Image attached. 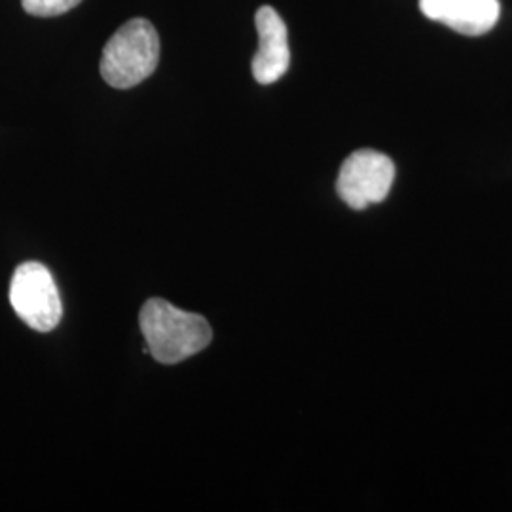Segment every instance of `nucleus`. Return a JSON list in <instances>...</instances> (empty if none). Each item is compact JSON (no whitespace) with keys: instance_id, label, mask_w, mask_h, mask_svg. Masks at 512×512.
<instances>
[{"instance_id":"f257e3e1","label":"nucleus","mask_w":512,"mask_h":512,"mask_svg":"<svg viewBox=\"0 0 512 512\" xmlns=\"http://www.w3.org/2000/svg\"><path fill=\"white\" fill-rule=\"evenodd\" d=\"M141 330L150 353L162 365H177L207 348L213 330L198 313L179 310L162 298H150L141 310Z\"/></svg>"},{"instance_id":"f03ea898","label":"nucleus","mask_w":512,"mask_h":512,"mask_svg":"<svg viewBox=\"0 0 512 512\" xmlns=\"http://www.w3.org/2000/svg\"><path fill=\"white\" fill-rule=\"evenodd\" d=\"M160 37L145 18L129 19L110 37L101 55V74L116 90H128L156 71Z\"/></svg>"},{"instance_id":"7ed1b4c3","label":"nucleus","mask_w":512,"mask_h":512,"mask_svg":"<svg viewBox=\"0 0 512 512\" xmlns=\"http://www.w3.org/2000/svg\"><path fill=\"white\" fill-rule=\"evenodd\" d=\"M10 302L19 319L38 332L54 330L63 306L54 275L40 262H23L10 283Z\"/></svg>"},{"instance_id":"20e7f679","label":"nucleus","mask_w":512,"mask_h":512,"mask_svg":"<svg viewBox=\"0 0 512 512\" xmlns=\"http://www.w3.org/2000/svg\"><path fill=\"white\" fill-rule=\"evenodd\" d=\"M395 181V164L376 150H357L340 167L336 190L342 202L355 211L384 202Z\"/></svg>"},{"instance_id":"39448f33","label":"nucleus","mask_w":512,"mask_h":512,"mask_svg":"<svg viewBox=\"0 0 512 512\" xmlns=\"http://www.w3.org/2000/svg\"><path fill=\"white\" fill-rule=\"evenodd\" d=\"M258 52L253 57V74L258 84H274L291 65L287 25L272 6H262L256 12Z\"/></svg>"},{"instance_id":"423d86ee","label":"nucleus","mask_w":512,"mask_h":512,"mask_svg":"<svg viewBox=\"0 0 512 512\" xmlns=\"http://www.w3.org/2000/svg\"><path fill=\"white\" fill-rule=\"evenodd\" d=\"M423 16L467 37L492 31L499 21V0H420Z\"/></svg>"},{"instance_id":"0eeeda50","label":"nucleus","mask_w":512,"mask_h":512,"mask_svg":"<svg viewBox=\"0 0 512 512\" xmlns=\"http://www.w3.org/2000/svg\"><path fill=\"white\" fill-rule=\"evenodd\" d=\"M80 2L82 0H21V6L31 16L54 18L73 10Z\"/></svg>"}]
</instances>
